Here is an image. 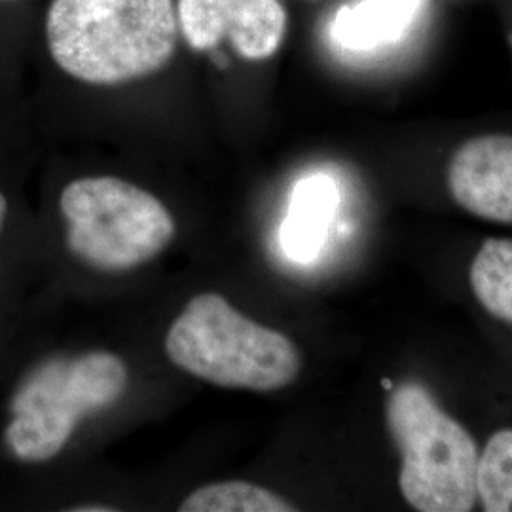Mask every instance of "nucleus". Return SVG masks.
I'll return each mask as SVG.
<instances>
[{"label":"nucleus","instance_id":"obj_1","mask_svg":"<svg viewBox=\"0 0 512 512\" xmlns=\"http://www.w3.org/2000/svg\"><path fill=\"white\" fill-rule=\"evenodd\" d=\"M177 31L173 0H50L42 35L61 73L116 86L162 71Z\"/></svg>","mask_w":512,"mask_h":512},{"label":"nucleus","instance_id":"obj_2","mask_svg":"<svg viewBox=\"0 0 512 512\" xmlns=\"http://www.w3.org/2000/svg\"><path fill=\"white\" fill-rule=\"evenodd\" d=\"M165 353L203 382L258 393L293 384L302 366L289 336L258 325L215 293L186 304L165 336Z\"/></svg>","mask_w":512,"mask_h":512},{"label":"nucleus","instance_id":"obj_3","mask_svg":"<svg viewBox=\"0 0 512 512\" xmlns=\"http://www.w3.org/2000/svg\"><path fill=\"white\" fill-rule=\"evenodd\" d=\"M129 384L126 363L110 351L50 357L19 382L12 395L4 442L23 463L54 459L78 423L122 399Z\"/></svg>","mask_w":512,"mask_h":512},{"label":"nucleus","instance_id":"obj_4","mask_svg":"<svg viewBox=\"0 0 512 512\" xmlns=\"http://www.w3.org/2000/svg\"><path fill=\"white\" fill-rule=\"evenodd\" d=\"M385 420L401 452V492L421 512H469L478 499V448L471 433L448 416L425 385L391 391Z\"/></svg>","mask_w":512,"mask_h":512},{"label":"nucleus","instance_id":"obj_5","mask_svg":"<svg viewBox=\"0 0 512 512\" xmlns=\"http://www.w3.org/2000/svg\"><path fill=\"white\" fill-rule=\"evenodd\" d=\"M73 255L101 272H128L164 253L175 238L169 209L137 184L84 177L59 198Z\"/></svg>","mask_w":512,"mask_h":512},{"label":"nucleus","instance_id":"obj_6","mask_svg":"<svg viewBox=\"0 0 512 512\" xmlns=\"http://www.w3.org/2000/svg\"><path fill=\"white\" fill-rule=\"evenodd\" d=\"M287 10L281 0H179L177 23L186 42L213 50L226 38L243 59L264 61L287 35Z\"/></svg>","mask_w":512,"mask_h":512},{"label":"nucleus","instance_id":"obj_7","mask_svg":"<svg viewBox=\"0 0 512 512\" xmlns=\"http://www.w3.org/2000/svg\"><path fill=\"white\" fill-rule=\"evenodd\" d=\"M448 186L471 215L512 224V135H482L463 143L450 160Z\"/></svg>","mask_w":512,"mask_h":512},{"label":"nucleus","instance_id":"obj_8","mask_svg":"<svg viewBox=\"0 0 512 512\" xmlns=\"http://www.w3.org/2000/svg\"><path fill=\"white\" fill-rule=\"evenodd\" d=\"M423 0H359L342 6L330 23V37L353 54L399 42L420 14Z\"/></svg>","mask_w":512,"mask_h":512},{"label":"nucleus","instance_id":"obj_9","mask_svg":"<svg viewBox=\"0 0 512 512\" xmlns=\"http://www.w3.org/2000/svg\"><path fill=\"white\" fill-rule=\"evenodd\" d=\"M336 207L338 188L327 175H310L296 184L281 226L285 255L296 262H310L319 255Z\"/></svg>","mask_w":512,"mask_h":512},{"label":"nucleus","instance_id":"obj_10","mask_svg":"<svg viewBox=\"0 0 512 512\" xmlns=\"http://www.w3.org/2000/svg\"><path fill=\"white\" fill-rule=\"evenodd\" d=\"M469 281L482 308L512 325V239H486L471 264Z\"/></svg>","mask_w":512,"mask_h":512},{"label":"nucleus","instance_id":"obj_11","mask_svg":"<svg viewBox=\"0 0 512 512\" xmlns=\"http://www.w3.org/2000/svg\"><path fill=\"white\" fill-rule=\"evenodd\" d=\"M181 512H289L293 505L283 497L251 482L230 480L198 488L179 507Z\"/></svg>","mask_w":512,"mask_h":512},{"label":"nucleus","instance_id":"obj_12","mask_svg":"<svg viewBox=\"0 0 512 512\" xmlns=\"http://www.w3.org/2000/svg\"><path fill=\"white\" fill-rule=\"evenodd\" d=\"M476 486L484 511L512 512V429H501L488 440L478 458Z\"/></svg>","mask_w":512,"mask_h":512},{"label":"nucleus","instance_id":"obj_13","mask_svg":"<svg viewBox=\"0 0 512 512\" xmlns=\"http://www.w3.org/2000/svg\"><path fill=\"white\" fill-rule=\"evenodd\" d=\"M6 213H8V202H6L4 194L0 192V228H2V224H4V219H6Z\"/></svg>","mask_w":512,"mask_h":512},{"label":"nucleus","instance_id":"obj_14","mask_svg":"<svg viewBox=\"0 0 512 512\" xmlns=\"http://www.w3.org/2000/svg\"><path fill=\"white\" fill-rule=\"evenodd\" d=\"M23 2H27V0H0V8H14Z\"/></svg>","mask_w":512,"mask_h":512},{"label":"nucleus","instance_id":"obj_15","mask_svg":"<svg viewBox=\"0 0 512 512\" xmlns=\"http://www.w3.org/2000/svg\"><path fill=\"white\" fill-rule=\"evenodd\" d=\"M385 389H393V382L391 380H384Z\"/></svg>","mask_w":512,"mask_h":512},{"label":"nucleus","instance_id":"obj_16","mask_svg":"<svg viewBox=\"0 0 512 512\" xmlns=\"http://www.w3.org/2000/svg\"><path fill=\"white\" fill-rule=\"evenodd\" d=\"M308 2H319V0H308Z\"/></svg>","mask_w":512,"mask_h":512}]
</instances>
